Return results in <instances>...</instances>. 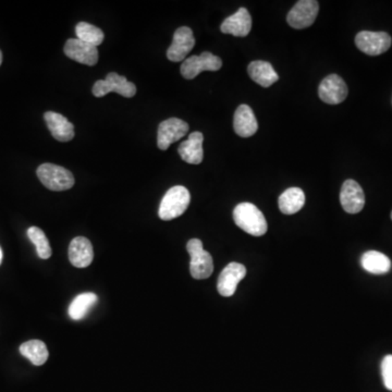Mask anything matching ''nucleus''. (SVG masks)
Segmentation results:
<instances>
[{"label": "nucleus", "instance_id": "8", "mask_svg": "<svg viewBox=\"0 0 392 392\" xmlns=\"http://www.w3.org/2000/svg\"><path fill=\"white\" fill-rule=\"evenodd\" d=\"M319 11V3L316 0H301L295 3L288 13L287 21L291 28L297 30L308 28L315 22Z\"/></svg>", "mask_w": 392, "mask_h": 392}, {"label": "nucleus", "instance_id": "28", "mask_svg": "<svg viewBox=\"0 0 392 392\" xmlns=\"http://www.w3.org/2000/svg\"><path fill=\"white\" fill-rule=\"evenodd\" d=\"M1 261H3V252H1V249H0V264H1Z\"/></svg>", "mask_w": 392, "mask_h": 392}, {"label": "nucleus", "instance_id": "12", "mask_svg": "<svg viewBox=\"0 0 392 392\" xmlns=\"http://www.w3.org/2000/svg\"><path fill=\"white\" fill-rule=\"evenodd\" d=\"M246 274V268L240 263H230L223 268L221 276L218 278V292L223 297H232L236 293L239 282L244 279Z\"/></svg>", "mask_w": 392, "mask_h": 392}, {"label": "nucleus", "instance_id": "20", "mask_svg": "<svg viewBox=\"0 0 392 392\" xmlns=\"http://www.w3.org/2000/svg\"><path fill=\"white\" fill-rule=\"evenodd\" d=\"M248 72L254 82L263 87L272 86L279 80V75L272 64L263 60L251 62L248 67Z\"/></svg>", "mask_w": 392, "mask_h": 392}, {"label": "nucleus", "instance_id": "30", "mask_svg": "<svg viewBox=\"0 0 392 392\" xmlns=\"http://www.w3.org/2000/svg\"><path fill=\"white\" fill-rule=\"evenodd\" d=\"M391 219H392V212H391Z\"/></svg>", "mask_w": 392, "mask_h": 392}, {"label": "nucleus", "instance_id": "19", "mask_svg": "<svg viewBox=\"0 0 392 392\" xmlns=\"http://www.w3.org/2000/svg\"><path fill=\"white\" fill-rule=\"evenodd\" d=\"M203 142H204L203 134L200 132H193L189 136L187 141L180 144L178 149L180 157L187 164H200L204 158Z\"/></svg>", "mask_w": 392, "mask_h": 392}, {"label": "nucleus", "instance_id": "25", "mask_svg": "<svg viewBox=\"0 0 392 392\" xmlns=\"http://www.w3.org/2000/svg\"><path fill=\"white\" fill-rule=\"evenodd\" d=\"M75 34H77V39H80V41L90 44V45L95 47L100 46L105 39V34L100 28L87 24V22H80L75 26Z\"/></svg>", "mask_w": 392, "mask_h": 392}, {"label": "nucleus", "instance_id": "4", "mask_svg": "<svg viewBox=\"0 0 392 392\" xmlns=\"http://www.w3.org/2000/svg\"><path fill=\"white\" fill-rule=\"evenodd\" d=\"M187 250L190 254V272L194 279H207L214 272L213 257L203 249V243L198 239H191L187 242Z\"/></svg>", "mask_w": 392, "mask_h": 392}, {"label": "nucleus", "instance_id": "1", "mask_svg": "<svg viewBox=\"0 0 392 392\" xmlns=\"http://www.w3.org/2000/svg\"><path fill=\"white\" fill-rule=\"evenodd\" d=\"M234 221L239 228L254 236H264L267 221L261 210L252 203H241L234 210Z\"/></svg>", "mask_w": 392, "mask_h": 392}, {"label": "nucleus", "instance_id": "9", "mask_svg": "<svg viewBox=\"0 0 392 392\" xmlns=\"http://www.w3.org/2000/svg\"><path fill=\"white\" fill-rule=\"evenodd\" d=\"M187 132L189 124L185 121L178 118L167 119L159 124L157 145L162 151H166L172 143L183 139Z\"/></svg>", "mask_w": 392, "mask_h": 392}, {"label": "nucleus", "instance_id": "13", "mask_svg": "<svg viewBox=\"0 0 392 392\" xmlns=\"http://www.w3.org/2000/svg\"><path fill=\"white\" fill-rule=\"evenodd\" d=\"M64 54L70 59L85 66H95L98 62V50L95 46L77 39H68L64 45Z\"/></svg>", "mask_w": 392, "mask_h": 392}, {"label": "nucleus", "instance_id": "5", "mask_svg": "<svg viewBox=\"0 0 392 392\" xmlns=\"http://www.w3.org/2000/svg\"><path fill=\"white\" fill-rule=\"evenodd\" d=\"M93 95L103 97L109 93H117L123 97H133L136 94V86L127 80L126 77L119 75L115 72L107 75L105 80H98L93 86Z\"/></svg>", "mask_w": 392, "mask_h": 392}, {"label": "nucleus", "instance_id": "24", "mask_svg": "<svg viewBox=\"0 0 392 392\" xmlns=\"http://www.w3.org/2000/svg\"><path fill=\"white\" fill-rule=\"evenodd\" d=\"M97 295L95 293H81L72 301L68 314L73 321H80L88 314L93 306L97 303Z\"/></svg>", "mask_w": 392, "mask_h": 392}, {"label": "nucleus", "instance_id": "6", "mask_svg": "<svg viewBox=\"0 0 392 392\" xmlns=\"http://www.w3.org/2000/svg\"><path fill=\"white\" fill-rule=\"evenodd\" d=\"M221 58L209 52H204L200 56L189 57L181 64L180 71L185 79L192 80L203 71H218L221 69Z\"/></svg>", "mask_w": 392, "mask_h": 392}, {"label": "nucleus", "instance_id": "23", "mask_svg": "<svg viewBox=\"0 0 392 392\" xmlns=\"http://www.w3.org/2000/svg\"><path fill=\"white\" fill-rule=\"evenodd\" d=\"M20 353L35 366L45 364L49 357L46 344L41 340H30L21 344Z\"/></svg>", "mask_w": 392, "mask_h": 392}, {"label": "nucleus", "instance_id": "29", "mask_svg": "<svg viewBox=\"0 0 392 392\" xmlns=\"http://www.w3.org/2000/svg\"><path fill=\"white\" fill-rule=\"evenodd\" d=\"M1 62H3V53L0 50V66H1Z\"/></svg>", "mask_w": 392, "mask_h": 392}, {"label": "nucleus", "instance_id": "3", "mask_svg": "<svg viewBox=\"0 0 392 392\" xmlns=\"http://www.w3.org/2000/svg\"><path fill=\"white\" fill-rule=\"evenodd\" d=\"M37 177L48 190H70L75 185L73 174L64 167L43 164L37 168Z\"/></svg>", "mask_w": 392, "mask_h": 392}, {"label": "nucleus", "instance_id": "26", "mask_svg": "<svg viewBox=\"0 0 392 392\" xmlns=\"http://www.w3.org/2000/svg\"><path fill=\"white\" fill-rule=\"evenodd\" d=\"M28 236L31 240L32 243L36 246V252H37L39 259H48L49 257L52 256V248H50L46 234H44L41 229H39V227L28 228Z\"/></svg>", "mask_w": 392, "mask_h": 392}, {"label": "nucleus", "instance_id": "11", "mask_svg": "<svg viewBox=\"0 0 392 392\" xmlns=\"http://www.w3.org/2000/svg\"><path fill=\"white\" fill-rule=\"evenodd\" d=\"M195 45L192 30L187 26H181L174 32V39L167 50V58L170 62H185V57L192 50Z\"/></svg>", "mask_w": 392, "mask_h": 392}, {"label": "nucleus", "instance_id": "15", "mask_svg": "<svg viewBox=\"0 0 392 392\" xmlns=\"http://www.w3.org/2000/svg\"><path fill=\"white\" fill-rule=\"evenodd\" d=\"M252 28V18L249 10L240 8L232 16L223 20L221 31L223 34H231L236 37H245L249 35Z\"/></svg>", "mask_w": 392, "mask_h": 392}, {"label": "nucleus", "instance_id": "16", "mask_svg": "<svg viewBox=\"0 0 392 392\" xmlns=\"http://www.w3.org/2000/svg\"><path fill=\"white\" fill-rule=\"evenodd\" d=\"M68 253L71 264L77 268L90 266L94 259L92 243L84 236H77L73 239L70 243Z\"/></svg>", "mask_w": 392, "mask_h": 392}, {"label": "nucleus", "instance_id": "22", "mask_svg": "<svg viewBox=\"0 0 392 392\" xmlns=\"http://www.w3.org/2000/svg\"><path fill=\"white\" fill-rule=\"evenodd\" d=\"M362 267L369 274H384L391 270V261L384 254L368 251L362 255Z\"/></svg>", "mask_w": 392, "mask_h": 392}, {"label": "nucleus", "instance_id": "21", "mask_svg": "<svg viewBox=\"0 0 392 392\" xmlns=\"http://www.w3.org/2000/svg\"><path fill=\"white\" fill-rule=\"evenodd\" d=\"M305 204V194L300 187H290L282 193L278 200V205L282 214L293 215L300 212Z\"/></svg>", "mask_w": 392, "mask_h": 392}, {"label": "nucleus", "instance_id": "27", "mask_svg": "<svg viewBox=\"0 0 392 392\" xmlns=\"http://www.w3.org/2000/svg\"><path fill=\"white\" fill-rule=\"evenodd\" d=\"M382 375L384 387L392 391V355H387L382 360Z\"/></svg>", "mask_w": 392, "mask_h": 392}, {"label": "nucleus", "instance_id": "14", "mask_svg": "<svg viewBox=\"0 0 392 392\" xmlns=\"http://www.w3.org/2000/svg\"><path fill=\"white\" fill-rule=\"evenodd\" d=\"M340 202L346 213H360L365 205V195L361 185L354 180H346L341 189Z\"/></svg>", "mask_w": 392, "mask_h": 392}, {"label": "nucleus", "instance_id": "2", "mask_svg": "<svg viewBox=\"0 0 392 392\" xmlns=\"http://www.w3.org/2000/svg\"><path fill=\"white\" fill-rule=\"evenodd\" d=\"M191 195L187 187L176 185L168 190L159 206L158 215L162 221H169L180 217L190 205Z\"/></svg>", "mask_w": 392, "mask_h": 392}, {"label": "nucleus", "instance_id": "7", "mask_svg": "<svg viewBox=\"0 0 392 392\" xmlns=\"http://www.w3.org/2000/svg\"><path fill=\"white\" fill-rule=\"evenodd\" d=\"M391 37L386 32L362 31L355 37L357 48L368 56H378L391 46Z\"/></svg>", "mask_w": 392, "mask_h": 392}, {"label": "nucleus", "instance_id": "17", "mask_svg": "<svg viewBox=\"0 0 392 392\" xmlns=\"http://www.w3.org/2000/svg\"><path fill=\"white\" fill-rule=\"evenodd\" d=\"M48 130L57 141L69 142L75 138V126L66 117L54 111L44 115Z\"/></svg>", "mask_w": 392, "mask_h": 392}, {"label": "nucleus", "instance_id": "18", "mask_svg": "<svg viewBox=\"0 0 392 392\" xmlns=\"http://www.w3.org/2000/svg\"><path fill=\"white\" fill-rule=\"evenodd\" d=\"M234 132L241 138H250L256 133L259 123L250 106H239L234 113Z\"/></svg>", "mask_w": 392, "mask_h": 392}, {"label": "nucleus", "instance_id": "10", "mask_svg": "<svg viewBox=\"0 0 392 392\" xmlns=\"http://www.w3.org/2000/svg\"><path fill=\"white\" fill-rule=\"evenodd\" d=\"M348 86L342 77L338 75H330L321 81L318 87V95L324 103L338 105L348 96Z\"/></svg>", "mask_w": 392, "mask_h": 392}]
</instances>
